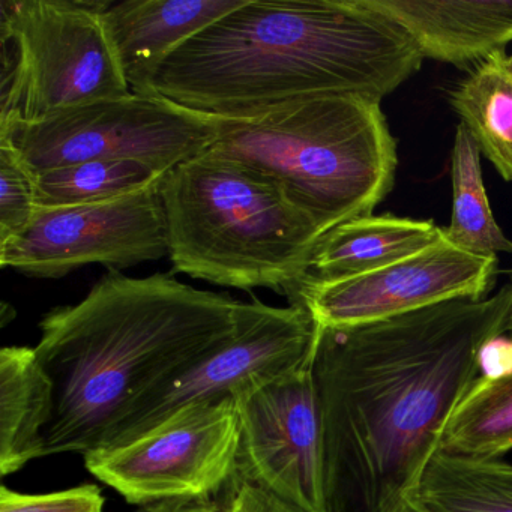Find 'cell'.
Masks as SVG:
<instances>
[{
  "label": "cell",
  "instance_id": "1",
  "mask_svg": "<svg viewBox=\"0 0 512 512\" xmlns=\"http://www.w3.org/2000/svg\"><path fill=\"white\" fill-rule=\"evenodd\" d=\"M508 286L361 325L320 328L311 359L326 512H386L406 497L503 337Z\"/></svg>",
  "mask_w": 512,
  "mask_h": 512
},
{
  "label": "cell",
  "instance_id": "2",
  "mask_svg": "<svg viewBox=\"0 0 512 512\" xmlns=\"http://www.w3.org/2000/svg\"><path fill=\"white\" fill-rule=\"evenodd\" d=\"M422 61L361 0H245L178 47L148 95L212 119H245L311 98L382 101Z\"/></svg>",
  "mask_w": 512,
  "mask_h": 512
},
{
  "label": "cell",
  "instance_id": "3",
  "mask_svg": "<svg viewBox=\"0 0 512 512\" xmlns=\"http://www.w3.org/2000/svg\"><path fill=\"white\" fill-rule=\"evenodd\" d=\"M241 308L169 274L112 271L82 301L49 311L35 346L55 391L43 457L104 446L146 395L235 337Z\"/></svg>",
  "mask_w": 512,
  "mask_h": 512
},
{
  "label": "cell",
  "instance_id": "4",
  "mask_svg": "<svg viewBox=\"0 0 512 512\" xmlns=\"http://www.w3.org/2000/svg\"><path fill=\"white\" fill-rule=\"evenodd\" d=\"M217 122V137L206 152L274 179L322 235L371 217L394 188L397 142L373 98H311Z\"/></svg>",
  "mask_w": 512,
  "mask_h": 512
},
{
  "label": "cell",
  "instance_id": "5",
  "mask_svg": "<svg viewBox=\"0 0 512 512\" xmlns=\"http://www.w3.org/2000/svg\"><path fill=\"white\" fill-rule=\"evenodd\" d=\"M175 272L217 286L290 295L322 233L253 167L203 152L160 184Z\"/></svg>",
  "mask_w": 512,
  "mask_h": 512
},
{
  "label": "cell",
  "instance_id": "6",
  "mask_svg": "<svg viewBox=\"0 0 512 512\" xmlns=\"http://www.w3.org/2000/svg\"><path fill=\"white\" fill-rule=\"evenodd\" d=\"M104 4L106 0L0 4V124L40 121L133 92L101 17Z\"/></svg>",
  "mask_w": 512,
  "mask_h": 512
},
{
  "label": "cell",
  "instance_id": "7",
  "mask_svg": "<svg viewBox=\"0 0 512 512\" xmlns=\"http://www.w3.org/2000/svg\"><path fill=\"white\" fill-rule=\"evenodd\" d=\"M217 133V119L136 92L40 121L0 124V140L32 175L95 160H137L169 173L208 151Z\"/></svg>",
  "mask_w": 512,
  "mask_h": 512
},
{
  "label": "cell",
  "instance_id": "8",
  "mask_svg": "<svg viewBox=\"0 0 512 512\" xmlns=\"http://www.w3.org/2000/svg\"><path fill=\"white\" fill-rule=\"evenodd\" d=\"M239 416L233 400L197 404L142 436L83 455L86 469L125 502H226L233 491Z\"/></svg>",
  "mask_w": 512,
  "mask_h": 512
},
{
  "label": "cell",
  "instance_id": "9",
  "mask_svg": "<svg viewBox=\"0 0 512 512\" xmlns=\"http://www.w3.org/2000/svg\"><path fill=\"white\" fill-rule=\"evenodd\" d=\"M317 331L319 326L301 305L242 302L235 337L146 395L101 448L130 442L187 407L236 401L305 367L313 359Z\"/></svg>",
  "mask_w": 512,
  "mask_h": 512
},
{
  "label": "cell",
  "instance_id": "10",
  "mask_svg": "<svg viewBox=\"0 0 512 512\" xmlns=\"http://www.w3.org/2000/svg\"><path fill=\"white\" fill-rule=\"evenodd\" d=\"M160 184L91 205L38 208L25 232L0 244V266L62 278L83 266L119 271L169 256Z\"/></svg>",
  "mask_w": 512,
  "mask_h": 512
},
{
  "label": "cell",
  "instance_id": "11",
  "mask_svg": "<svg viewBox=\"0 0 512 512\" xmlns=\"http://www.w3.org/2000/svg\"><path fill=\"white\" fill-rule=\"evenodd\" d=\"M235 484L305 512H326L323 440L311 362L235 401Z\"/></svg>",
  "mask_w": 512,
  "mask_h": 512
},
{
  "label": "cell",
  "instance_id": "12",
  "mask_svg": "<svg viewBox=\"0 0 512 512\" xmlns=\"http://www.w3.org/2000/svg\"><path fill=\"white\" fill-rule=\"evenodd\" d=\"M497 257L475 256L445 241L370 274L305 286L289 296L320 328L361 325L455 299H482L494 286Z\"/></svg>",
  "mask_w": 512,
  "mask_h": 512
},
{
  "label": "cell",
  "instance_id": "13",
  "mask_svg": "<svg viewBox=\"0 0 512 512\" xmlns=\"http://www.w3.org/2000/svg\"><path fill=\"white\" fill-rule=\"evenodd\" d=\"M397 26L424 59L479 65L512 43V0H361Z\"/></svg>",
  "mask_w": 512,
  "mask_h": 512
},
{
  "label": "cell",
  "instance_id": "14",
  "mask_svg": "<svg viewBox=\"0 0 512 512\" xmlns=\"http://www.w3.org/2000/svg\"><path fill=\"white\" fill-rule=\"evenodd\" d=\"M244 2L106 0L101 17L131 91L148 95L152 77L178 47Z\"/></svg>",
  "mask_w": 512,
  "mask_h": 512
},
{
  "label": "cell",
  "instance_id": "15",
  "mask_svg": "<svg viewBox=\"0 0 512 512\" xmlns=\"http://www.w3.org/2000/svg\"><path fill=\"white\" fill-rule=\"evenodd\" d=\"M442 238V227L433 221L395 215H371L347 221L319 239L304 278L292 293L305 286L370 274L413 256Z\"/></svg>",
  "mask_w": 512,
  "mask_h": 512
},
{
  "label": "cell",
  "instance_id": "16",
  "mask_svg": "<svg viewBox=\"0 0 512 512\" xmlns=\"http://www.w3.org/2000/svg\"><path fill=\"white\" fill-rule=\"evenodd\" d=\"M53 407V382L35 347L0 350V475H13L43 458Z\"/></svg>",
  "mask_w": 512,
  "mask_h": 512
},
{
  "label": "cell",
  "instance_id": "17",
  "mask_svg": "<svg viewBox=\"0 0 512 512\" xmlns=\"http://www.w3.org/2000/svg\"><path fill=\"white\" fill-rule=\"evenodd\" d=\"M406 496L427 512H512V463L436 449Z\"/></svg>",
  "mask_w": 512,
  "mask_h": 512
},
{
  "label": "cell",
  "instance_id": "18",
  "mask_svg": "<svg viewBox=\"0 0 512 512\" xmlns=\"http://www.w3.org/2000/svg\"><path fill=\"white\" fill-rule=\"evenodd\" d=\"M481 155L512 182V53H494L449 95Z\"/></svg>",
  "mask_w": 512,
  "mask_h": 512
},
{
  "label": "cell",
  "instance_id": "19",
  "mask_svg": "<svg viewBox=\"0 0 512 512\" xmlns=\"http://www.w3.org/2000/svg\"><path fill=\"white\" fill-rule=\"evenodd\" d=\"M451 223L442 227L443 238L475 256L512 254V241L500 229L491 211L482 178L481 151L469 131L458 125L451 155Z\"/></svg>",
  "mask_w": 512,
  "mask_h": 512
},
{
  "label": "cell",
  "instance_id": "20",
  "mask_svg": "<svg viewBox=\"0 0 512 512\" xmlns=\"http://www.w3.org/2000/svg\"><path fill=\"white\" fill-rule=\"evenodd\" d=\"M469 457H502L512 449V368L482 374L440 436L439 448Z\"/></svg>",
  "mask_w": 512,
  "mask_h": 512
},
{
  "label": "cell",
  "instance_id": "21",
  "mask_svg": "<svg viewBox=\"0 0 512 512\" xmlns=\"http://www.w3.org/2000/svg\"><path fill=\"white\" fill-rule=\"evenodd\" d=\"M167 173L137 160H95L34 175L38 208L91 205L155 187Z\"/></svg>",
  "mask_w": 512,
  "mask_h": 512
},
{
  "label": "cell",
  "instance_id": "22",
  "mask_svg": "<svg viewBox=\"0 0 512 512\" xmlns=\"http://www.w3.org/2000/svg\"><path fill=\"white\" fill-rule=\"evenodd\" d=\"M37 209L34 175L16 151L0 140V244L25 232Z\"/></svg>",
  "mask_w": 512,
  "mask_h": 512
},
{
  "label": "cell",
  "instance_id": "23",
  "mask_svg": "<svg viewBox=\"0 0 512 512\" xmlns=\"http://www.w3.org/2000/svg\"><path fill=\"white\" fill-rule=\"evenodd\" d=\"M103 491L95 484H82L53 493L28 494L0 488V512H104Z\"/></svg>",
  "mask_w": 512,
  "mask_h": 512
},
{
  "label": "cell",
  "instance_id": "24",
  "mask_svg": "<svg viewBox=\"0 0 512 512\" xmlns=\"http://www.w3.org/2000/svg\"><path fill=\"white\" fill-rule=\"evenodd\" d=\"M268 508V494L250 485H238L227 502V512H268Z\"/></svg>",
  "mask_w": 512,
  "mask_h": 512
},
{
  "label": "cell",
  "instance_id": "25",
  "mask_svg": "<svg viewBox=\"0 0 512 512\" xmlns=\"http://www.w3.org/2000/svg\"><path fill=\"white\" fill-rule=\"evenodd\" d=\"M227 502L169 503V505L142 508L139 512H227Z\"/></svg>",
  "mask_w": 512,
  "mask_h": 512
},
{
  "label": "cell",
  "instance_id": "26",
  "mask_svg": "<svg viewBox=\"0 0 512 512\" xmlns=\"http://www.w3.org/2000/svg\"><path fill=\"white\" fill-rule=\"evenodd\" d=\"M503 335H509L512 340V284L508 286V302H506L505 316L502 322Z\"/></svg>",
  "mask_w": 512,
  "mask_h": 512
},
{
  "label": "cell",
  "instance_id": "27",
  "mask_svg": "<svg viewBox=\"0 0 512 512\" xmlns=\"http://www.w3.org/2000/svg\"><path fill=\"white\" fill-rule=\"evenodd\" d=\"M386 512H427L425 509H422L418 503L413 502L410 497H403V499L398 500L391 509H388Z\"/></svg>",
  "mask_w": 512,
  "mask_h": 512
},
{
  "label": "cell",
  "instance_id": "28",
  "mask_svg": "<svg viewBox=\"0 0 512 512\" xmlns=\"http://www.w3.org/2000/svg\"><path fill=\"white\" fill-rule=\"evenodd\" d=\"M268 512H305L302 509L295 508V506L286 505V503L280 502V500L274 499L269 496V508Z\"/></svg>",
  "mask_w": 512,
  "mask_h": 512
}]
</instances>
